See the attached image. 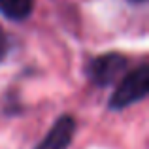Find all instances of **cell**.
Segmentation results:
<instances>
[{"mask_svg": "<svg viewBox=\"0 0 149 149\" xmlns=\"http://www.w3.org/2000/svg\"><path fill=\"white\" fill-rule=\"evenodd\" d=\"M149 93V68L147 64H140L132 72L121 79L117 89L113 91L109 98V108L111 109H125L136 102L143 100Z\"/></svg>", "mask_w": 149, "mask_h": 149, "instance_id": "obj_1", "label": "cell"}, {"mask_svg": "<svg viewBox=\"0 0 149 149\" xmlns=\"http://www.w3.org/2000/svg\"><path fill=\"white\" fill-rule=\"evenodd\" d=\"M127 66H128L127 57H123L119 53H106L96 57L95 61H91V64L87 68V76L95 85L106 87V85L119 79L125 74Z\"/></svg>", "mask_w": 149, "mask_h": 149, "instance_id": "obj_2", "label": "cell"}, {"mask_svg": "<svg viewBox=\"0 0 149 149\" xmlns=\"http://www.w3.org/2000/svg\"><path fill=\"white\" fill-rule=\"evenodd\" d=\"M76 132V119L72 115H62L53 123L45 138L34 149H68Z\"/></svg>", "mask_w": 149, "mask_h": 149, "instance_id": "obj_3", "label": "cell"}, {"mask_svg": "<svg viewBox=\"0 0 149 149\" xmlns=\"http://www.w3.org/2000/svg\"><path fill=\"white\" fill-rule=\"evenodd\" d=\"M34 0H0V13L11 21H23L32 13Z\"/></svg>", "mask_w": 149, "mask_h": 149, "instance_id": "obj_4", "label": "cell"}, {"mask_svg": "<svg viewBox=\"0 0 149 149\" xmlns=\"http://www.w3.org/2000/svg\"><path fill=\"white\" fill-rule=\"evenodd\" d=\"M6 53H8V40H6V36H4L2 29H0V62L6 57Z\"/></svg>", "mask_w": 149, "mask_h": 149, "instance_id": "obj_5", "label": "cell"}, {"mask_svg": "<svg viewBox=\"0 0 149 149\" xmlns=\"http://www.w3.org/2000/svg\"><path fill=\"white\" fill-rule=\"evenodd\" d=\"M130 2H134V4H140V2H146V0H130Z\"/></svg>", "mask_w": 149, "mask_h": 149, "instance_id": "obj_6", "label": "cell"}]
</instances>
